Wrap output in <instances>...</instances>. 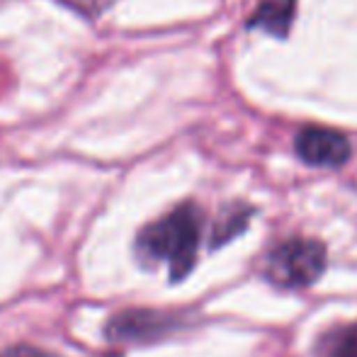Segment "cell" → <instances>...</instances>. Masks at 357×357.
<instances>
[{"label":"cell","mask_w":357,"mask_h":357,"mask_svg":"<svg viewBox=\"0 0 357 357\" xmlns=\"http://www.w3.org/2000/svg\"><path fill=\"white\" fill-rule=\"evenodd\" d=\"M199 238H202V212L197 204L185 202L139 231L134 241V255L144 268L165 263L170 280L180 282L197 263Z\"/></svg>","instance_id":"1"},{"label":"cell","mask_w":357,"mask_h":357,"mask_svg":"<svg viewBox=\"0 0 357 357\" xmlns=\"http://www.w3.org/2000/svg\"><path fill=\"white\" fill-rule=\"evenodd\" d=\"M326 270L324 243L311 238H289L280 243L265 260V278L282 289H301L314 284Z\"/></svg>","instance_id":"2"},{"label":"cell","mask_w":357,"mask_h":357,"mask_svg":"<svg viewBox=\"0 0 357 357\" xmlns=\"http://www.w3.org/2000/svg\"><path fill=\"white\" fill-rule=\"evenodd\" d=\"M180 326L178 316L155 309H127L109 316L105 324V338L109 343H149L173 333Z\"/></svg>","instance_id":"3"},{"label":"cell","mask_w":357,"mask_h":357,"mask_svg":"<svg viewBox=\"0 0 357 357\" xmlns=\"http://www.w3.org/2000/svg\"><path fill=\"white\" fill-rule=\"evenodd\" d=\"M294 149L304 163L316 165V168H340L348 163L353 146L348 137L340 132L326 127H306L296 134Z\"/></svg>","instance_id":"4"},{"label":"cell","mask_w":357,"mask_h":357,"mask_svg":"<svg viewBox=\"0 0 357 357\" xmlns=\"http://www.w3.org/2000/svg\"><path fill=\"white\" fill-rule=\"evenodd\" d=\"M294 8L296 0H260L250 17V27L273 34V37H287L291 20H294Z\"/></svg>","instance_id":"5"},{"label":"cell","mask_w":357,"mask_h":357,"mask_svg":"<svg viewBox=\"0 0 357 357\" xmlns=\"http://www.w3.org/2000/svg\"><path fill=\"white\" fill-rule=\"evenodd\" d=\"M316 357H357V324L326 331L316 343Z\"/></svg>","instance_id":"6"},{"label":"cell","mask_w":357,"mask_h":357,"mask_svg":"<svg viewBox=\"0 0 357 357\" xmlns=\"http://www.w3.org/2000/svg\"><path fill=\"white\" fill-rule=\"evenodd\" d=\"M248 216H250V207H243V204H236L229 212H224V216L216 221L212 231V248H219L226 241L238 236L245 229V224H248Z\"/></svg>","instance_id":"7"},{"label":"cell","mask_w":357,"mask_h":357,"mask_svg":"<svg viewBox=\"0 0 357 357\" xmlns=\"http://www.w3.org/2000/svg\"><path fill=\"white\" fill-rule=\"evenodd\" d=\"M61 3L75 10L78 15H83V17H98L112 0H61Z\"/></svg>","instance_id":"8"},{"label":"cell","mask_w":357,"mask_h":357,"mask_svg":"<svg viewBox=\"0 0 357 357\" xmlns=\"http://www.w3.org/2000/svg\"><path fill=\"white\" fill-rule=\"evenodd\" d=\"M0 357H59V355L47 353L42 348H34V345H13V348L0 350Z\"/></svg>","instance_id":"9"}]
</instances>
